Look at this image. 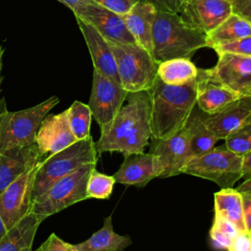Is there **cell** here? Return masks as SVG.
I'll return each instance as SVG.
<instances>
[{"label":"cell","mask_w":251,"mask_h":251,"mask_svg":"<svg viewBox=\"0 0 251 251\" xmlns=\"http://www.w3.org/2000/svg\"><path fill=\"white\" fill-rule=\"evenodd\" d=\"M227 251H251V234L248 231H238L232 238Z\"/></svg>","instance_id":"cell-36"},{"label":"cell","mask_w":251,"mask_h":251,"mask_svg":"<svg viewBox=\"0 0 251 251\" xmlns=\"http://www.w3.org/2000/svg\"><path fill=\"white\" fill-rule=\"evenodd\" d=\"M232 13L245 19L251 25V0H233Z\"/></svg>","instance_id":"cell-38"},{"label":"cell","mask_w":251,"mask_h":251,"mask_svg":"<svg viewBox=\"0 0 251 251\" xmlns=\"http://www.w3.org/2000/svg\"><path fill=\"white\" fill-rule=\"evenodd\" d=\"M241 178L244 180L251 179V150L242 155Z\"/></svg>","instance_id":"cell-39"},{"label":"cell","mask_w":251,"mask_h":251,"mask_svg":"<svg viewBox=\"0 0 251 251\" xmlns=\"http://www.w3.org/2000/svg\"><path fill=\"white\" fill-rule=\"evenodd\" d=\"M58 2H60V3H62L63 5H65L67 8H69L71 11H73L74 10V8L75 7V5L78 3V2H80V1H82V0H57Z\"/></svg>","instance_id":"cell-40"},{"label":"cell","mask_w":251,"mask_h":251,"mask_svg":"<svg viewBox=\"0 0 251 251\" xmlns=\"http://www.w3.org/2000/svg\"><path fill=\"white\" fill-rule=\"evenodd\" d=\"M127 94L128 92L121 83L93 70L91 94L87 105L100 130L113 121L124 105Z\"/></svg>","instance_id":"cell-9"},{"label":"cell","mask_w":251,"mask_h":251,"mask_svg":"<svg viewBox=\"0 0 251 251\" xmlns=\"http://www.w3.org/2000/svg\"><path fill=\"white\" fill-rule=\"evenodd\" d=\"M207 35L186 24L178 14L157 11L152 28V57L158 63L188 58L206 47Z\"/></svg>","instance_id":"cell-3"},{"label":"cell","mask_w":251,"mask_h":251,"mask_svg":"<svg viewBox=\"0 0 251 251\" xmlns=\"http://www.w3.org/2000/svg\"><path fill=\"white\" fill-rule=\"evenodd\" d=\"M72 12L75 19H80L92 25L107 40L124 44H136L125 25L123 16L104 8L93 0L78 2Z\"/></svg>","instance_id":"cell-11"},{"label":"cell","mask_w":251,"mask_h":251,"mask_svg":"<svg viewBox=\"0 0 251 251\" xmlns=\"http://www.w3.org/2000/svg\"><path fill=\"white\" fill-rule=\"evenodd\" d=\"M38 163L28 169L0 193V215L10 229L31 212L32 191Z\"/></svg>","instance_id":"cell-10"},{"label":"cell","mask_w":251,"mask_h":251,"mask_svg":"<svg viewBox=\"0 0 251 251\" xmlns=\"http://www.w3.org/2000/svg\"><path fill=\"white\" fill-rule=\"evenodd\" d=\"M37 163L35 143L0 151V193Z\"/></svg>","instance_id":"cell-20"},{"label":"cell","mask_w":251,"mask_h":251,"mask_svg":"<svg viewBox=\"0 0 251 251\" xmlns=\"http://www.w3.org/2000/svg\"><path fill=\"white\" fill-rule=\"evenodd\" d=\"M181 173L209 179L221 189L231 188L241 178L242 155L229 149L226 143L214 146L205 154L191 158Z\"/></svg>","instance_id":"cell-8"},{"label":"cell","mask_w":251,"mask_h":251,"mask_svg":"<svg viewBox=\"0 0 251 251\" xmlns=\"http://www.w3.org/2000/svg\"><path fill=\"white\" fill-rule=\"evenodd\" d=\"M153 5L157 11L178 14L185 0H140Z\"/></svg>","instance_id":"cell-37"},{"label":"cell","mask_w":251,"mask_h":251,"mask_svg":"<svg viewBox=\"0 0 251 251\" xmlns=\"http://www.w3.org/2000/svg\"><path fill=\"white\" fill-rule=\"evenodd\" d=\"M6 108V104H5V100L4 99H0V113L3 111V109Z\"/></svg>","instance_id":"cell-43"},{"label":"cell","mask_w":251,"mask_h":251,"mask_svg":"<svg viewBox=\"0 0 251 251\" xmlns=\"http://www.w3.org/2000/svg\"><path fill=\"white\" fill-rule=\"evenodd\" d=\"M116 180L113 176L99 173L96 168L92 169L86 183L87 198L108 199L112 192Z\"/></svg>","instance_id":"cell-30"},{"label":"cell","mask_w":251,"mask_h":251,"mask_svg":"<svg viewBox=\"0 0 251 251\" xmlns=\"http://www.w3.org/2000/svg\"><path fill=\"white\" fill-rule=\"evenodd\" d=\"M198 76L196 105L208 115L221 111L240 97L216 80L209 70H198Z\"/></svg>","instance_id":"cell-19"},{"label":"cell","mask_w":251,"mask_h":251,"mask_svg":"<svg viewBox=\"0 0 251 251\" xmlns=\"http://www.w3.org/2000/svg\"><path fill=\"white\" fill-rule=\"evenodd\" d=\"M247 96H249V97H250V98H251V91H250V93H249V94H248V95H247Z\"/></svg>","instance_id":"cell-44"},{"label":"cell","mask_w":251,"mask_h":251,"mask_svg":"<svg viewBox=\"0 0 251 251\" xmlns=\"http://www.w3.org/2000/svg\"><path fill=\"white\" fill-rule=\"evenodd\" d=\"M149 153L156 158L160 178L181 174L183 167L190 160L188 132L185 126L168 139L150 138Z\"/></svg>","instance_id":"cell-12"},{"label":"cell","mask_w":251,"mask_h":251,"mask_svg":"<svg viewBox=\"0 0 251 251\" xmlns=\"http://www.w3.org/2000/svg\"><path fill=\"white\" fill-rule=\"evenodd\" d=\"M131 245L128 235H120L115 232L112 217L104 219L103 226L94 232L88 239L75 244L77 251H124Z\"/></svg>","instance_id":"cell-24"},{"label":"cell","mask_w":251,"mask_h":251,"mask_svg":"<svg viewBox=\"0 0 251 251\" xmlns=\"http://www.w3.org/2000/svg\"><path fill=\"white\" fill-rule=\"evenodd\" d=\"M116 60L122 86L127 92L149 90L156 77L158 63L137 44H124L108 40Z\"/></svg>","instance_id":"cell-5"},{"label":"cell","mask_w":251,"mask_h":251,"mask_svg":"<svg viewBox=\"0 0 251 251\" xmlns=\"http://www.w3.org/2000/svg\"><path fill=\"white\" fill-rule=\"evenodd\" d=\"M216 66L209 69L211 75L240 97L251 91V56L220 53Z\"/></svg>","instance_id":"cell-15"},{"label":"cell","mask_w":251,"mask_h":251,"mask_svg":"<svg viewBox=\"0 0 251 251\" xmlns=\"http://www.w3.org/2000/svg\"><path fill=\"white\" fill-rule=\"evenodd\" d=\"M198 70L190 59L176 58L160 63L157 75L167 84L182 85L195 79Z\"/></svg>","instance_id":"cell-27"},{"label":"cell","mask_w":251,"mask_h":251,"mask_svg":"<svg viewBox=\"0 0 251 251\" xmlns=\"http://www.w3.org/2000/svg\"><path fill=\"white\" fill-rule=\"evenodd\" d=\"M238 232L237 228L220 214L215 213L210 237L213 247L217 250H227L232 238Z\"/></svg>","instance_id":"cell-29"},{"label":"cell","mask_w":251,"mask_h":251,"mask_svg":"<svg viewBox=\"0 0 251 251\" xmlns=\"http://www.w3.org/2000/svg\"><path fill=\"white\" fill-rule=\"evenodd\" d=\"M7 231H8V229H7L5 224H4L3 220H2V217L0 215V240L4 237V235L7 233Z\"/></svg>","instance_id":"cell-42"},{"label":"cell","mask_w":251,"mask_h":251,"mask_svg":"<svg viewBox=\"0 0 251 251\" xmlns=\"http://www.w3.org/2000/svg\"><path fill=\"white\" fill-rule=\"evenodd\" d=\"M59 103L57 96L30 108L10 112L6 108L0 113V151L35 143V136L42 120Z\"/></svg>","instance_id":"cell-7"},{"label":"cell","mask_w":251,"mask_h":251,"mask_svg":"<svg viewBox=\"0 0 251 251\" xmlns=\"http://www.w3.org/2000/svg\"><path fill=\"white\" fill-rule=\"evenodd\" d=\"M35 251H77V249L75 244L74 245L68 243L55 233H51L50 236Z\"/></svg>","instance_id":"cell-34"},{"label":"cell","mask_w":251,"mask_h":251,"mask_svg":"<svg viewBox=\"0 0 251 251\" xmlns=\"http://www.w3.org/2000/svg\"><path fill=\"white\" fill-rule=\"evenodd\" d=\"M217 54L231 53L236 55L251 56V35L237 39L235 41L218 45L213 48Z\"/></svg>","instance_id":"cell-32"},{"label":"cell","mask_w":251,"mask_h":251,"mask_svg":"<svg viewBox=\"0 0 251 251\" xmlns=\"http://www.w3.org/2000/svg\"><path fill=\"white\" fill-rule=\"evenodd\" d=\"M41 223L32 212L28 213L8 229L0 240V251H32L33 239Z\"/></svg>","instance_id":"cell-22"},{"label":"cell","mask_w":251,"mask_h":251,"mask_svg":"<svg viewBox=\"0 0 251 251\" xmlns=\"http://www.w3.org/2000/svg\"><path fill=\"white\" fill-rule=\"evenodd\" d=\"M92 113L88 105L75 101L68 108V120L73 134L77 140L85 139L90 135Z\"/></svg>","instance_id":"cell-28"},{"label":"cell","mask_w":251,"mask_h":251,"mask_svg":"<svg viewBox=\"0 0 251 251\" xmlns=\"http://www.w3.org/2000/svg\"><path fill=\"white\" fill-rule=\"evenodd\" d=\"M151 138V99L148 90L128 92L126 99L94 142L98 155L120 152L123 156L142 153Z\"/></svg>","instance_id":"cell-1"},{"label":"cell","mask_w":251,"mask_h":251,"mask_svg":"<svg viewBox=\"0 0 251 251\" xmlns=\"http://www.w3.org/2000/svg\"><path fill=\"white\" fill-rule=\"evenodd\" d=\"M227 1H229V2H232V1H233V0H227Z\"/></svg>","instance_id":"cell-45"},{"label":"cell","mask_w":251,"mask_h":251,"mask_svg":"<svg viewBox=\"0 0 251 251\" xmlns=\"http://www.w3.org/2000/svg\"><path fill=\"white\" fill-rule=\"evenodd\" d=\"M93 1L118 15L124 16L131 9V7L138 0H93Z\"/></svg>","instance_id":"cell-35"},{"label":"cell","mask_w":251,"mask_h":251,"mask_svg":"<svg viewBox=\"0 0 251 251\" xmlns=\"http://www.w3.org/2000/svg\"><path fill=\"white\" fill-rule=\"evenodd\" d=\"M231 13V2L227 0H185L178 15L191 27L207 35Z\"/></svg>","instance_id":"cell-14"},{"label":"cell","mask_w":251,"mask_h":251,"mask_svg":"<svg viewBox=\"0 0 251 251\" xmlns=\"http://www.w3.org/2000/svg\"><path fill=\"white\" fill-rule=\"evenodd\" d=\"M250 234H251V231H250Z\"/></svg>","instance_id":"cell-46"},{"label":"cell","mask_w":251,"mask_h":251,"mask_svg":"<svg viewBox=\"0 0 251 251\" xmlns=\"http://www.w3.org/2000/svg\"><path fill=\"white\" fill-rule=\"evenodd\" d=\"M76 23L87 45L94 70L121 83L116 60L108 40L89 24L80 19H76Z\"/></svg>","instance_id":"cell-17"},{"label":"cell","mask_w":251,"mask_h":251,"mask_svg":"<svg viewBox=\"0 0 251 251\" xmlns=\"http://www.w3.org/2000/svg\"><path fill=\"white\" fill-rule=\"evenodd\" d=\"M97 152L92 137L78 140L41 163L35 176L32 202L51 184L70 175L83 165L97 163Z\"/></svg>","instance_id":"cell-4"},{"label":"cell","mask_w":251,"mask_h":251,"mask_svg":"<svg viewBox=\"0 0 251 251\" xmlns=\"http://www.w3.org/2000/svg\"><path fill=\"white\" fill-rule=\"evenodd\" d=\"M78 141L72 132L68 120V109L55 115H46L35 136L38 163Z\"/></svg>","instance_id":"cell-13"},{"label":"cell","mask_w":251,"mask_h":251,"mask_svg":"<svg viewBox=\"0 0 251 251\" xmlns=\"http://www.w3.org/2000/svg\"><path fill=\"white\" fill-rule=\"evenodd\" d=\"M215 213L230 222L238 231H247L242 200L236 188H223L214 194Z\"/></svg>","instance_id":"cell-25"},{"label":"cell","mask_w":251,"mask_h":251,"mask_svg":"<svg viewBox=\"0 0 251 251\" xmlns=\"http://www.w3.org/2000/svg\"><path fill=\"white\" fill-rule=\"evenodd\" d=\"M199 76L182 85L167 84L156 77L148 90L151 99V137L168 139L186 124L196 105Z\"/></svg>","instance_id":"cell-2"},{"label":"cell","mask_w":251,"mask_h":251,"mask_svg":"<svg viewBox=\"0 0 251 251\" xmlns=\"http://www.w3.org/2000/svg\"><path fill=\"white\" fill-rule=\"evenodd\" d=\"M96 163L83 165L70 175L51 184L42 194L37 196L31 206V212L43 222L46 218L83 200L86 195V183Z\"/></svg>","instance_id":"cell-6"},{"label":"cell","mask_w":251,"mask_h":251,"mask_svg":"<svg viewBox=\"0 0 251 251\" xmlns=\"http://www.w3.org/2000/svg\"><path fill=\"white\" fill-rule=\"evenodd\" d=\"M249 35H251L250 23L240 16L231 13L213 31L207 34L206 47L214 48Z\"/></svg>","instance_id":"cell-26"},{"label":"cell","mask_w":251,"mask_h":251,"mask_svg":"<svg viewBox=\"0 0 251 251\" xmlns=\"http://www.w3.org/2000/svg\"><path fill=\"white\" fill-rule=\"evenodd\" d=\"M250 114L251 98L249 96H242L221 111L213 115H207L205 124L218 140H226Z\"/></svg>","instance_id":"cell-18"},{"label":"cell","mask_w":251,"mask_h":251,"mask_svg":"<svg viewBox=\"0 0 251 251\" xmlns=\"http://www.w3.org/2000/svg\"><path fill=\"white\" fill-rule=\"evenodd\" d=\"M4 51L5 49L3 48V46L0 45V91H1V83H2V67H3V55H4Z\"/></svg>","instance_id":"cell-41"},{"label":"cell","mask_w":251,"mask_h":251,"mask_svg":"<svg viewBox=\"0 0 251 251\" xmlns=\"http://www.w3.org/2000/svg\"><path fill=\"white\" fill-rule=\"evenodd\" d=\"M236 190L239 192L242 200L244 218L247 231H251V179L244 180Z\"/></svg>","instance_id":"cell-33"},{"label":"cell","mask_w":251,"mask_h":251,"mask_svg":"<svg viewBox=\"0 0 251 251\" xmlns=\"http://www.w3.org/2000/svg\"><path fill=\"white\" fill-rule=\"evenodd\" d=\"M120 169L113 175L116 182L143 187L159 176L156 158L151 153H133L124 157Z\"/></svg>","instance_id":"cell-16"},{"label":"cell","mask_w":251,"mask_h":251,"mask_svg":"<svg viewBox=\"0 0 251 251\" xmlns=\"http://www.w3.org/2000/svg\"><path fill=\"white\" fill-rule=\"evenodd\" d=\"M225 141L229 149L239 155H243L251 150V114Z\"/></svg>","instance_id":"cell-31"},{"label":"cell","mask_w":251,"mask_h":251,"mask_svg":"<svg viewBox=\"0 0 251 251\" xmlns=\"http://www.w3.org/2000/svg\"><path fill=\"white\" fill-rule=\"evenodd\" d=\"M157 14L156 8L148 2L138 0L123 16L128 32L135 43L152 53V28Z\"/></svg>","instance_id":"cell-21"},{"label":"cell","mask_w":251,"mask_h":251,"mask_svg":"<svg viewBox=\"0 0 251 251\" xmlns=\"http://www.w3.org/2000/svg\"><path fill=\"white\" fill-rule=\"evenodd\" d=\"M207 115L195 105L185 124L188 132L190 159L205 154L218 141V138L209 130L205 124Z\"/></svg>","instance_id":"cell-23"}]
</instances>
